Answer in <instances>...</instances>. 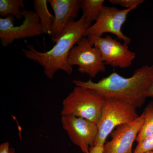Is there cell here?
I'll list each match as a JSON object with an SVG mask.
<instances>
[{
	"label": "cell",
	"instance_id": "1",
	"mask_svg": "<svg viewBox=\"0 0 153 153\" xmlns=\"http://www.w3.org/2000/svg\"><path fill=\"white\" fill-rule=\"evenodd\" d=\"M153 81V65H144L136 69L131 77L113 72L94 82L74 79L76 86L85 88L103 98H115L127 102L135 108H140L146 101L148 89Z\"/></svg>",
	"mask_w": 153,
	"mask_h": 153
},
{
	"label": "cell",
	"instance_id": "2",
	"mask_svg": "<svg viewBox=\"0 0 153 153\" xmlns=\"http://www.w3.org/2000/svg\"><path fill=\"white\" fill-rule=\"evenodd\" d=\"M91 26L83 16L77 21H71L66 25L55 46L49 51L39 52L34 46L27 43V49H22L25 57L37 62L44 68V73L49 79H53L55 73L62 70L67 74L73 72L72 66L68 61V54Z\"/></svg>",
	"mask_w": 153,
	"mask_h": 153
},
{
	"label": "cell",
	"instance_id": "3",
	"mask_svg": "<svg viewBox=\"0 0 153 153\" xmlns=\"http://www.w3.org/2000/svg\"><path fill=\"white\" fill-rule=\"evenodd\" d=\"M105 99L85 88L76 86L63 101L61 115L85 119L97 124Z\"/></svg>",
	"mask_w": 153,
	"mask_h": 153
},
{
	"label": "cell",
	"instance_id": "4",
	"mask_svg": "<svg viewBox=\"0 0 153 153\" xmlns=\"http://www.w3.org/2000/svg\"><path fill=\"white\" fill-rule=\"evenodd\" d=\"M105 99L101 117L97 124L98 134L94 146H104L115 128L134 121L139 117L136 109L127 102L113 97Z\"/></svg>",
	"mask_w": 153,
	"mask_h": 153
},
{
	"label": "cell",
	"instance_id": "5",
	"mask_svg": "<svg viewBox=\"0 0 153 153\" xmlns=\"http://www.w3.org/2000/svg\"><path fill=\"white\" fill-rule=\"evenodd\" d=\"M68 61L70 66H78V71L94 78L100 72L106 70L105 63L102 59L98 48L89 38L82 37L71 48Z\"/></svg>",
	"mask_w": 153,
	"mask_h": 153
},
{
	"label": "cell",
	"instance_id": "6",
	"mask_svg": "<svg viewBox=\"0 0 153 153\" xmlns=\"http://www.w3.org/2000/svg\"><path fill=\"white\" fill-rule=\"evenodd\" d=\"M24 20L19 26H15V17L10 16L0 18V39L2 46L7 47L14 41L41 36L43 33L40 19L35 11L22 10Z\"/></svg>",
	"mask_w": 153,
	"mask_h": 153
},
{
	"label": "cell",
	"instance_id": "7",
	"mask_svg": "<svg viewBox=\"0 0 153 153\" xmlns=\"http://www.w3.org/2000/svg\"><path fill=\"white\" fill-rule=\"evenodd\" d=\"M136 8L120 10L115 7L104 6L98 19L86 30L84 37L100 38L104 33H110L116 36L117 39L129 44L131 39L123 34L122 28L126 21L128 14Z\"/></svg>",
	"mask_w": 153,
	"mask_h": 153
},
{
	"label": "cell",
	"instance_id": "8",
	"mask_svg": "<svg viewBox=\"0 0 153 153\" xmlns=\"http://www.w3.org/2000/svg\"><path fill=\"white\" fill-rule=\"evenodd\" d=\"M63 128L69 139L83 153H89L95 144L98 134L97 125L90 121L72 116H62Z\"/></svg>",
	"mask_w": 153,
	"mask_h": 153
},
{
	"label": "cell",
	"instance_id": "9",
	"mask_svg": "<svg viewBox=\"0 0 153 153\" xmlns=\"http://www.w3.org/2000/svg\"><path fill=\"white\" fill-rule=\"evenodd\" d=\"M89 38L99 49L105 65L126 68L131 66L135 58L136 53L129 49L128 44L127 43L121 44L109 36Z\"/></svg>",
	"mask_w": 153,
	"mask_h": 153
},
{
	"label": "cell",
	"instance_id": "10",
	"mask_svg": "<svg viewBox=\"0 0 153 153\" xmlns=\"http://www.w3.org/2000/svg\"><path fill=\"white\" fill-rule=\"evenodd\" d=\"M144 121L143 113L134 121L117 126L111 133V140L103 146L102 153H132L133 144Z\"/></svg>",
	"mask_w": 153,
	"mask_h": 153
},
{
	"label": "cell",
	"instance_id": "11",
	"mask_svg": "<svg viewBox=\"0 0 153 153\" xmlns=\"http://www.w3.org/2000/svg\"><path fill=\"white\" fill-rule=\"evenodd\" d=\"M81 0H48L54 11L51 32L52 41L56 43L66 25L78 16Z\"/></svg>",
	"mask_w": 153,
	"mask_h": 153
},
{
	"label": "cell",
	"instance_id": "12",
	"mask_svg": "<svg viewBox=\"0 0 153 153\" xmlns=\"http://www.w3.org/2000/svg\"><path fill=\"white\" fill-rule=\"evenodd\" d=\"M47 3L48 1L47 0H35L33 1L35 12L40 19L43 33L50 36L54 16L48 10Z\"/></svg>",
	"mask_w": 153,
	"mask_h": 153
},
{
	"label": "cell",
	"instance_id": "13",
	"mask_svg": "<svg viewBox=\"0 0 153 153\" xmlns=\"http://www.w3.org/2000/svg\"><path fill=\"white\" fill-rule=\"evenodd\" d=\"M104 0H81L80 9L82 10V16L87 23L91 25L98 19L104 7Z\"/></svg>",
	"mask_w": 153,
	"mask_h": 153
},
{
	"label": "cell",
	"instance_id": "14",
	"mask_svg": "<svg viewBox=\"0 0 153 153\" xmlns=\"http://www.w3.org/2000/svg\"><path fill=\"white\" fill-rule=\"evenodd\" d=\"M23 0H1L0 1V16L2 18L8 16H13L18 20L24 17L22 11L25 9Z\"/></svg>",
	"mask_w": 153,
	"mask_h": 153
},
{
	"label": "cell",
	"instance_id": "15",
	"mask_svg": "<svg viewBox=\"0 0 153 153\" xmlns=\"http://www.w3.org/2000/svg\"><path fill=\"white\" fill-rule=\"evenodd\" d=\"M143 114L144 121L136 139L137 143L153 134V101L148 103L144 109Z\"/></svg>",
	"mask_w": 153,
	"mask_h": 153
},
{
	"label": "cell",
	"instance_id": "16",
	"mask_svg": "<svg viewBox=\"0 0 153 153\" xmlns=\"http://www.w3.org/2000/svg\"><path fill=\"white\" fill-rule=\"evenodd\" d=\"M153 151V134L138 143L134 153H146Z\"/></svg>",
	"mask_w": 153,
	"mask_h": 153
},
{
	"label": "cell",
	"instance_id": "17",
	"mask_svg": "<svg viewBox=\"0 0 153 153\" xmlns=\"http://www.w3.org/2000/svg\"><path fill=\"white\" fill-rule=\"evenodd\" d=\"M109 2L113 4L118 5L126 9L137 8L144 2L143 0H109Z\"/></svg>",
	"mask_w": 153,
	"mask_h": 153
},
{
	"label": "cell",
	"instance_id": "18",
	"mask_svg": "<svg viewBox=\"0 0 153 153\" xmlns=\"http://www.w3.org/2000/svg\"><path fill=\"white\" fill-rule=\"evenodd\" d=\"M10 143L8 142H4L0 145V153H10Z\"/></svg>",
	"mask_w": 153,
	"mask_h": 153
},
{
	"label": "cell",
	"instance_id": "19",
	"mask_svg": "<svg viewBox=\"0 0 153 153\" xmlns=\"http://www.w3.org/2000/svg\"><path fill=\"white\" fill-rule=\"evenodd\" d=\"M103 148V146H93L90 148L89 153H102Z\"/></svg>",
	"mask_w": 153,
	"mask_h": 153
},
{
	"label": "cell",
	"instance_id": "20",
	"mask_svg": "<svg viewBox=\"0 0 153 153\" xmlns=\"http://www.w3.org/2000/svg\"><path fill=\"white\" fill-rule=\"evenodd\" d=\"M147 98L148 97H153V81L148 89L147 93Z\"/></svg>",
	"mask_w": 153,
	"mask_h": 153
},
{
	"label": "cell",
	"instance_id": "21",
	"mask_svg": "<svg viewBox=\"0 0 153 153\" xmlns=\"http://www.w3.org/2000/svg\"><path fill=\"white\" fill-rule=\"evenodd\" d=\"M10 153H16L15 149L12 148H10Z\"/></svg>",
	"mask_w": 153,
	"mask_h": 153
},
{
	"label": "cell",
	"instance_id": "22",
	"mask_svg": "<svg viewBox=\"0 0 153 153\" xmlns=\"http://www.w3.org/2000/svg\"><path fill=\"white\" fill-rule=\"evenodd\" d=\"M146 153H153V152H150Z\"/></svg>",
	"mask_w": 153,
	"mask_h": 153
}]
</instances>
